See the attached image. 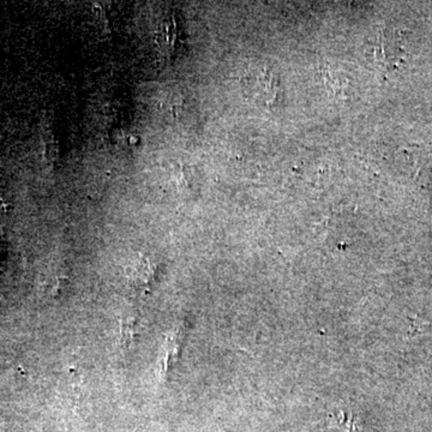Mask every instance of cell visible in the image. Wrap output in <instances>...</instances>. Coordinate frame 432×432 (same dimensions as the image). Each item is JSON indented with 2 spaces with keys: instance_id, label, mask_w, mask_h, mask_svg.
Returning <instances> with one entry per match:
<instances>
[{
  "instance_id": "cell-1",
  "label": "cell",
  "mask_w": 432,
  "mask_h": 432,
  "mask_svg": "<svg viewBox=\"0 0 432 432\" xmlns=\"http://www.w3.org/2000/svg\"><path fill=\"white\" fill-rule=\"evenodd\" d=\"M327 432H364L359 419L352 411L340 409L327 417Z\"/></svg>"
},
{
  "instance_id": "cell-2",
  "label": "cell",
  "mask_w": 432,
  "mask_h": 432,
  "mask_svg": "<svg viewBox=\"0 0 432 432\" xmlns=\"http://www.w3.org/2000/svg\"><path fill=\"white\" fill-rule=\"evenodd\" d=\"M157 273V269L155 264L152 263L148 258H144V257L139 258L131 269V283L141 290H147L153 285Z\"/></svg>"
},
{
  "instance_id": "cell-3",
  "label": "cell",
  "mask_w": 432,
  "mask_h": 432,
  "mask_svg": "<svg viewBox=\"0 0 432 432\" xmlns=\"http://www.w3.org/2000/svg\"><path fill=\"white\" fill-rule=\"evenodd\" d=\"M137 325L138 321L136 317H127L124 318L122 321V330H120V337H122V346L127 347L132 344L135 337L137 335Z\"/></svg>"
}]
</instances>
